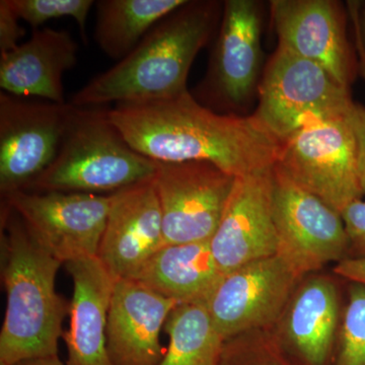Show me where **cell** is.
<instances>
[{
	"instance_id": "6da1fadb",
	"label": "cell",
	"mask_w": 365,
	"mask_h": 365,
	"mask_svg": "<svg viewBox=\"0 0 365 365\" xmlns=\"http://www.w3.org/2000/svg\"><path fill=\"white\" fill-rule=\"evenodd\" d=\"M109 117L144 157L158 163H211L235 178L272 169L282 144L256 115L213 111L189 91L165 100L117 104Z\"/></svg>"
},
{
	"instance_id": "7a4b0ae2",
	"label": "cell",
	"mask_w": 365,
	"mask_h": 365,
	"mask_svg": "<svg viewBox=\"0 0 365 365\" xmlns=\"http://www.w3.org/2000/svg\"><path fill=\"white\" fill-rule=\"evenodd\" d=\"M223 4L192 0L146 34L135 49L76 91V108L143 103L181 95L190 69L222 21Z\"/></svg>"
},
{
	"instance_id": "3957f363",
	"label": "cell",
	"mask_w": 365,
	"mask_h": 365,
	"mask_svg": "<svg viewBox=\"0 0 365 365\" xmlns=\"http://www.w3.org/2000/svg\"><path fill=\"white\" fill-rule=\"evenodd\" d=\"M1 276L6 311L0 332V365L58 356L62 324L71 304L57 294L63 264L48 253L20 216L2 202Z\"/></svg>"
},
{
	"instance_id": "277c9868",
	"label": "cell",
	"mask_w": 365,
	"mask_h": 365,
	"mask_svg": "<svg viewBox=\"0 0 365 365\" xmlns=\"http://www.w3.org/2000/svg\"><path fill=\"white\" fill-rule=\"evenodd\" d=\"M157 165L129 145L109 109L76 108L54 160L24 191L112 194L153 179Z\"/></svg>"
},
{
	"instance_id": "5b68a950",
	"label": "cell",
	"mask_w": 365,
	"mask_h": 365,
	"mask_svg": "<svg viewBox=\"0 0 365 365\" xmlns=\"http://www.w3.org/2000/svg\"><path fill=\"white\" fill-rule=\"evenodd\" d=\"M254 113L281 141L309 122L348 116L350 91L326 69L278 46L258 88Z\"/></svg>"
},
{
	"instance_id": "8992f818",
	"label": "cell",
	"mask_w": 365,
	"mask_h": 365,
	"mask_svg": "<svg viewBox=\"0 0 365 365\" xmlns=\"http://www.w3.org/2000/svg\"><path fill=\"white\" fill-rule=\"evenodd\" d=\"M276 165L295 184L340 213L364 197L356 141L348 116L304 125L282 140Z\"/></svg>"
},
{
	"instance_id": "52a82bcc",
	"label": "cell",
	"mask_w": 365,
	"mask_h": 365,
	"mask_svg": "<svg viewBox=\"0 0 365 365\" xmlns=\"http://www.w3.org/2000/svg\"><path fill=\"white\" fill-rule=\"evenodd\" d=\"M272 209L277 256L299 279L347 258L349 240L339 211L272 168Z\"/></svg>"
},
{
	"instance_id": "ba28073f",
	"label": "cell",
	"mask_w": 365,
	"mask_h": 365,
	"mask_svg": "<svg viewBox=\"0 0 365 365\" xmlns=\"http://www.w3.org/2000/svg\"><path fill=\"white\" fill-rule=\"evenodd\" d=\"M217 40L207 74L196 90L199 103L222 114H239L258 93L263 72L262 4L256 0L223 2Z\"/></svg>"
},
{
	"instance_id": "9c48e42d",
	"label": "cell",
	"mask_w": 365,
	"mask_h": 365,
	"mask_svg": "<svg viewBox=\"0 0 365 365\" xmlns=\"http://www.w3.org/2000/svg\"><path fill=\"white\" fill-rule=\"evenodd\" d=\"M34 239L63 265L97 257L107 223L109 195L11 192L2 196Z\"/></svg>"
},
{
	"instance_id": "30bf717a",
	"label": "cell",
	"mask_w": 365,
	"mask_h": 365,
	"mask_svg": "<svg viewBox=\"0 0 365 365\" xmlns=\"http://www.w3.org/2000/svg\"><path fill=\"white\" fill-rule=\"evenodd\" d=\"M157 163L163 246L210 242L237 178L207 162Z\"/></svg>"
},
{
	"instance_id": "8fae6325",
	"label": "cell",
	"mask_w": 365,
	"mask_h": 365,
	"mask_svg": "<svg viewBox=\"0 0 365 365\" xmlns=\"http://www.w3.org/2000/svg\"><path fill=\"white\" fill-rule=\"evenodd\" d=\"M76 107L0 93V192L24 190L50 165Z\"/></svg>"
},
{
	"instance_id": "7c38bea8",
	"label": "cell",
	"mask_w": 365,
	"mask_h": 365,
	"mask_svg": "<svg viewBox=\"0 0 365 365\" xmlns=\"http://www.w3.org/2000/svg\"><path fill=\"white\" fill-rule=\"evenodd\" d=\"M299 280L277 255L261 259L225 274L205 307L230 340L279 321Z\"/></svg>"
},
{
	"instance_id": "4fadbf2b",
	"label": "cell",
	"mask_w": 365,
	"mask_h": 365,
	"mask_svg": "<svg viewBox=\"0 0 365 365\" xmlns=\"http://www.w3.org/2000/svg\"><path fill=\"white\" fill-rule=\"evenodd\" d=\"M270 13L281 47L326 69L349 90L356 61L346 32V14L334 0H273Z\"/></svg>"
},
{
	"instance_id": "5bb4252c",
	"label": "cell",
	"mask_w": 365,
	"mask_h": 365,
	"mask_svg": "<svg viewBox=\"0 0 365 365\" xmlns=\"http://www.w3.org/2000/svg\"><path fill=\"white\" fill-rule=\"evenodd\" d=\"M162 247V208L153 179L110 194L97 257L112 277L134 279Z\"/></svg>"
},
{
	"instance_id": "9a60e30c",
	"label": "cell",
	"mask_w": 365,
	"mask_h": 365,
	"mask_svg": "<svg viewBox=\"0 0 365 365\" xmlns=\"http://www.w3.org/2000/svg\"><path fill=\"white\" fill-rule=\"evenodd\" d=\"M210 247L223 275L252 262L276 256L272 169L237 178Z\"/></svg>"
},
{
	"instance_id": "2e32d148",
	"label": "cell",
	"mask_w": 365,
	"mask_h": 365,
	"mask_svg": "<svg viewBox=\"0 0 365 365\" xmlns=\"http://www.w3.org/2000/svg\"><path fill=\"white\" fill-rule=\"evenodd\" d=\"M179 304L134 279L115 281L108 313L107 348L114 365H160V331Z\"/></svg>"
},
{
	"instance_id": "e0dca14e",
	"label": "cell",
	"mask_w": 365,
	"mask_h": 365,
	"mask_svg": "<svg viewBox=\"0 0 365 365\" xmlns=\"http://www.w3.org/2000/svg\"><path fill=\"white\" fill-rule=\"evenodd\" d=\"M78 55L71 33L35 29L26 42L0 55V88L16 97L66 104L63 76L76 66Z\"/></svg>"
},
{
	"instance_id": "ac0fdd59",
	"label": "cell",
	"mask_w": 365,
	"mask_h": 365,
	"mask_svg": "<svg viewBox=\"0 0 365 365\" xmlns=\"http://www.w3.org/2000/svg\"><path fill=\"white\" fill-rule=\"evenodd\" d=\"M73 281L71 328L63 333L66 365H114L107 348L108 313L115 281L98 257L66 264Z\"/></svg>"
},
{
	"instance_id": "d6986e66",
	"label": "cell",
	"mask_w": 365,
	"mask_h": 365,
	"mask_svg": "<svg viewBox=\"0 0 365 365\" xmlns=\"http://www.w3.org/2000/svg\"><path fill=\"white\" fill-rule=\"evenodd\" d=\"M339 316L335 284L314 276L295 288L279 319L281 337L307 365H325L333 351Z\"/></svg>"
},
{
	"instance_id": "ffe728a7",
	"label": "cell",
	"mask_w": 365,
	"mask_h": 365,
	"mask_svg": "<svg viewBox=\"0 0 365 365\" xmlns=\"http://www.w3.org/2000/svg\"><path fill=\"white\" fill-rule=\"evenodd\" d=\"M222 276L210 242H202L162 247L134 280L179 304H205Z\"/></svg>"
},
{
	"instance_id": "44dd1931",
	"label": "cell",
	"mask_w": 365,
	"mask_h": 365,
	"mask_svg": "<svg viewBox=\"0 0 365 365\" xmlns=\"http://www.w3.org/2000/svg\"><path fill=\"white\" fill-rule=\"evenodd\" d=\"M188 0H100L97 4L95 40L112 59L122 60L158 21Z\"/></svg>"
},
{
	"instance_id": "7402d4cb",
	"label": "cell",
	"mask_w": 365,
	"mask_h": 365,
	"mask_svg": "<svg viewBox=\"0 0 365 365\" xmlns=\"http://www.w3.org/2000/svg\"><path fill=\"white\" fill-rule=\"evenodd\" d=\"M165 329L170 344L160 365H220L225 341L205 304H179Z\"/></svg>"
},
{
	"instance_id": "603a6c76",
	"label": "cell",
	"mask_w": 365,
	"mask_h": 365,
	"mask_svg": "<svg viewBox=\"0 0 365 365\" xmlns=\"http://www.w3.org/2000/svg\"><path fill=\"white\" fill-rule=\"evenodd\" d=\"M337 365H365V285L359 283L349 288Z\"/></svg>"
},
{
	"instance_id": "cb8c5ba5",
	"label": "cell",
	"mask_w": 365,
	"mask_h": 365,
	"mask_svg": "<svg viewBox=\"0 0 365 365\" xmlns=\"http://www.w3.org/2000/svg\"><path fill=\"white\" fill-rule=\"evenodd\" d=\"M9 4L20 20L35 29L49 20L71 16L78 24L86 42V21L96 2L93 0H9Z\"/></svg>"
},
{
	"instance_id": "d4e9b609",
	"label": "cell",
	"mask_w": 365,
	"mask_h": 365,
	"mask_svg": "<svg viewBox=\"0 0 365 365\" xmlns=\"http://www.w3.org/2000/svg\"><path fill=\"white\" fill-rule=\"evenodd\" d=\"M341 216L349 240L350 258H365V201H353Z\"/></svg>"
},
{
	"instance_id": "484cf974",
	"label": "cell",
	"mask_w": 365,
	"mask_h": 365,
	"mask_svg": "<svg viewBox=\"0 0 365 365\" xmlns=\"http://www.w3.org/2000/svg\"><path fill=\"white\" fill-rule=\"evenodd\" d=\"M20 18L9 6V0L0 1V55L16 49L19 40L25 36Z\"/></svg>"
},
{
	"instance_id": "4316f807",
	"label": "cell",
	"mask_w": 365,
	"mask_h": 365,
	"mask_svg": "<svg viewBox=\"0 0 365 365\" xmlns=\"http://www.w3.org/2000/svg\"><path fill=\"white\" fill-rule=\"evenodd\" d=\"M356 141L357 172L360 188L365 196V107L354 104L348 115Z\"/></svg>"
},
{
	"instance_id": "83f0119b",
	"label": "cell",
	"mask_w": 365,
	"mask_h": 365,
	"mask_svg": "<svg viewBox=\"0 0 365 365\" xmlns=\"http://www.w3.org/2000/svg\"><path fill=\"white\" fill-rule=\"evenodd\" d=\"M334 272L352 282L365 285V258H347L339 262Z\"/></svg>"
},
{
	"instance_id": "f1b7e54d",
	"label": "cell",
	"mask_w": 365,
	"mask_h": 365,
	"mask_svg": "<svg viewBox=\"0 0 365 365\" xmlns=\"http://www.w3.org/2000/svg\"><path fill=\"white\" fill-rule=\"evenodd\" d=\"M220 365H248L245 364L242 359H240L237 355H235L234 353L228 351L227 349H225V346H223V351L222 356V362H220ZM253 365H272L270 364H253Z\"/></svg>"
},
{
	"instance_id": "f546056e",
	"label": "cell",
	"mask_w": 365,
	"mask_h": 365,
	"mask_svg": "<svg viewBox=\"0 0 365 365\" xmlns=\"http://www.w3.org/2000/svg\"><path fill=\"white\" fill-rule=\"evenodd\" d=\"M16 365H66L58 356L46 357V359H36L25 360V361L19 362Z\"/></svg>"
},
{
	"instance_id": "4dcf8cb0",
	"label": "cell",
	"mask_w": 365,
	"mask_h": 365,
	"mask_svg": "<svg viewBox=\"0 0 365 365\" xmlns=\"http://www.w3.org/2000/svg\"><path fill=\"white\" fill-rule=\"evenodd\" d=\"M361 26H362V29H364V30H362V32H364V37H365V9L364 11V14H362Z\"/></svg>"
}]
</instances>
